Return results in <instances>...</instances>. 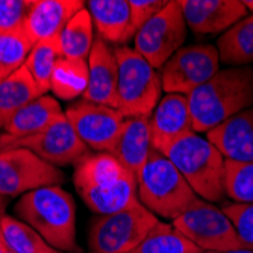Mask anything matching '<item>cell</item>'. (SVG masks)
Listing matches in <instances>:
<instances>
[{
	"label": "cell",
	"mask_w": 253,
	"mask_h": 253,
	"mask_svg": "<svg viewBox=\"0 0 253 253\" xmlns=\"http://www.w3.org/2000/svg\"><path fill=\"white\" fill-rule=\"evenodd\" d=\"M73 183L88 208L109 215L135 205L136 177L111 153H89L75 166Z\"/></svg>",
	"instance_id": "6da1fadb"
},
{
	"label": "cell",
	"mask_w": 253,
	"mask_h": 253,
	"mask_svg": "<svg viewBox=\"0 0 253 253\" xmlns=\"http://www.w3.org/2000/svg\"><path fill=\"white\" fill-rule=\"evenodd\" d=\"M196 132L218 127L253 106V67H226L188 96Z\"/></svg>",
	"instance_id": "7a4b0ae2"
},
{
	"label": "cell",
	"mask_w": 253,
	"mask_h": 253,
	"mask_svg": "<svg viewBox=\"0 0 253 253\" xmlns=\"http://www.w3.org/2000/svg\"><path fill=\"white\" fill-rule=\"evenodd\" d=\"M14 211L18 220L31 226L53 249L62 253H82L76 232L75 199L59 185L23 194Z\"/></svg>",
	"instance_id": "3957f363"
},
{
	"label": "cell",
	"mask_w": 253,
	"mask_h": 253,
	"mask_svg": "<svg viewBox=\"0 0 253 253\" xmlns=\"http://www.w3.org/2000/svg\"><path fill=\"white\" fill-rule=\"evenodd\" d=\"M136 185L138 200L156 217L171 221L200 199L171 161L155 149L136 176Z\"/></svg>",
	"instance_id": "277c9868"
},
{
	"label": "cell",
	"mask_w": 253,
	"mask_h": 253,
	"mask_svg": "<svg viewBox=\"0 0 253 253\" xmlns=\"http://www.w3.org/2000/svg\"><path fill=\"white\" fill-rule=\"evenodd\" d=\"M164 155L180 171L197 197L211 203L226 197V158L208 138L193 132L171 144Z\"/></svg>",
	"instance_id": "5b68a950"
},
{
	"label": "cell",
	"mask_w": 253,
	"mask_h": 253,
	"mask_svg": "<svg viewBox=\"0 0 253 253\" xmlns=\"http://www.w3.org/2000/svg\"><path fill=\"white\" fill-rule=\"evenodd\" d=\"M119 64L117 109L126 119L150 117L163 93L161 73L129 45L114 49Z\"/></svg>",
	"instance_id": "8992f818"
},
{
	"label": "cell",
	"mask_w": 253,
	"mask_h": 253,
	"mask_svg": "<svg viewBox=\"0 0 253 253\" xmlns=\"http://www.w3.org/2000/svg\"><path fill=\"white\" fill-rule=\"evenodd\" d=\"M158 217L141 202L91 223L88 247L91 253H129L158 224Z\"/></svg>",
	"instance_id": "52a82bcc"
},
{
	"label": "cell",
	"mask_w": 253,
	"mask_h": 253,
	"mask_svg": "<svg viewBox=\"0 0 253 253\" xmlns=\"http://www.w3.org/2000/svg\"><path fill=\"white\" fill-rule=\"evenodd\" d=\"M200 252H231L247 249L234 223L221 208L199 199L188 211L171 223Z\"/></svg>",
	"instance_id": "ba28073f"
},
{
	"label": "cell",
	"mask_w": 253,
	"mask_h": 253,
	"mask_svg": "<svg viewBox=\"0 0 253 253\" xmlns=\"http://www.w3.org/2000/svg\"><path fill=\"white\" fill-rule=\"evenodd\" d=\"M187 31L188 26L179 0H170L155 17L138 29L133 37V49L158 70L182 49Z\"/></svg>",
	"instance_id": "9c48e42d"
},
{
	"label": "cell",
	"mask_w": 253,
	"mask_h": 253,
	"mask_svg": "<svg viewBox=\"0 0 253 253\" xmlns=\"http://www.w3.org/2000/svg\"><path fill=\"white\" fill-rule=\"evenodd\" d=\"M9 149H28L58 169L76 166L89 155V149L78 136L65 114L44 130L26 138H0V152Z\"/></svg>",
	"instance_id": "30bf717a"
},
{
	"label": "cell",
	"mask_w": 253,
	"mask_h": 253,
	"mask_svg": "<svg viewBox=\"0 0 253 253\" xmlns=\"http://www.w3.org/2000/svg\"><path fill=\"white\" fill-rule=\"evenodd\" d=\"M65 174L28 149L0 152V196L15 197L42 187L62 185Z\"/></svg>",
	"instance_id": "8fae6325"
},
{
	"label": "cell",
	"mask_w": 253,
	"mask_h": 253,
	"mask_svg": "<svg viewBox=\"0 0 253 253\" xmlns=\"http://www.w3.org/2000/svg\"><path fill=\"white\" fill-rule=\"evenodd\" d=\"M220 70V56L212 44H191L179 49L161 68L163 89L167 94L190 93Z\"/></svg>",
	"instance_id": "7c38bea8"
},
{
	"label": "cell",
	"mask_w": 253,
	"mask_h": 253,
	"mask_svg": "<svg viewBox=\"0 0 253 253\" xmlns=\"http://www.w3.org/2000/svg\"><path fill=\"white\" fill-rule=\"evenodd\" d=\"M78 136L96 153H112L126 117L116 109L79 100L64 112Z\"/></svg>",
	"instance_id": "4fadbf2b"
},
{
	"label": "cell",
	"mask_w": 253,
	"mask_h": 253,
	"mask_svg": "<svg viewBox=\"0 0 253 253\" xmlns=\"http://www.w3.org/2000/svg\"><path fill=\"white\" fill-rule=\"evenodd\" d=\"M187 26L196 35L224 34L244 17L243 0H179Z\"/></svg>",
	"instance_id": "5bb4252c"
},
{
	"label": "cell",
	"mask_w": 253,
	"mask_h": 253,
	"mask_svg": "<svg viewBox=\"0 0 253 253\" xmlns=\"http://www.w3.org/2000/svg\"><path fill=\"white\" fill-rule=\"evenodd\" d=\"M150 130L152 146L161 153H166L180 138L196 132L188 97L183 94H166L161 97L150 116Z\"/></svg>",
	"instance_id": "9a60e30c"
},
{
	"label": "cell",
	"mask_w": 253,
	"mask_h": 253,
	"mask_svg": "<svg viewBox=\"0 0 253 253\" xmlns=\"http://www.w3.org/2000/svg\"><path fill=\"white\" fill-rule=\"evenodd\" d=\"M117 81L119 64L114 49L97 37L88 56V86L82 100L117 109Z\"/></svg>",
	"instance_id": "2e32d148"
},
{
	"label": "cell",
	"mask_w": 253,
	"mask_h": 253,
	"mask_svg": "<svg viewBox=\"0 0 253 253\" xmlns=\"http://www.w3.org/2000/svg\"><path fill=\"white\" fill-rule=\"evenodd\" d=\"M82 8H85L82 0H32L23 31L32 44L59 37Z\"/></svg>",
	"instance_id": "e0dca14e"
},
{
	"label": "cell",
	"mask_w": 253,
	"mask_h": 253,
	"mask_svg": "<svg viewBox=\"0 0 253 253\" xmlns=\"http://www.w3.org/2000/svg\"><path fill=\"white\" fill-rule=\"evenodd\" d=\"M206 138L226 159L253 163V106L210 130Z\"/></svg>",
	"instance_id": "ac0fdd59"
},
{
	"label": "cell",
	"mask_w": 253,
	"mask_h": 253,
	"mask_svg": "<svg viewBox=\"0 0 253 253\" xmlns=\"http://www.w3.org/2000/svg\"><path fill=\"white\" fill-rule=\"evenodd\" d=\"M85 8L93 18L99 37L105 42L120 47L135 37L129 0H89L85 3Z\"/></svg>",
	"instance_id": "d6986e66"
},
{
	"label": "cell",
	"mask_w": 253,
	"mask_h": 253,
	"mask_svg": "<svg viewBox=\"0 0 253 253\" xmlns=\"http://www.w3.org/2000/svg\"><path fill=\"white\" fill-rule=\"evenodd\" d=\"M152 150L150 117H130L125 120L123 129L111 155L116 156L136 177L146 166Z\"/></svg>",
	"instance_id": "ffe728a7"
},
{
	"label": "cell",
	"mask_w": 253,
	"mask_h": 253,
	"mask_svg": "<svg viewBox=\"0 0 253 253\" xmlns=\"http://www.w3.org/2000/svg\"><path fill=\"white\" fill-rule=\"evenodd\" d=\"M61 116H64V112L59 102L44 94L11 116L2 126V135L8 138H26L49 127Z\"/></svg>",
	"instance_id": "44dd1931"
},
{
	"label": "cell",
	"mask_w": 253,
	"mask_h": 253,
	"mask_svg": "<svg viewBox=\"0 0 253 253\" xmlns=\"http://www.w3.org/2000/svg\"><path fill=\"white\" fill-rule=\"evenodd\" d=\"M220 62L229 67L253 64V14L240 20L217 40Z\"/></svg>",
	"instance_id": "7402d4cb"
},
{
	"label": "cell",
	"mask_w": 253,
	"mask_h": 253,
	"mask_svg": "<svg viewBox=\"0 0 253 253\" xmlns=\"http://www.w3.org/2000/svg\"><path fill=\"white\" fill-rule=\"evenodd\" d=\"M41 91L32 79L28 68L23 65L20 70L0 81V125L28 103L41 97Z\"/></svg>",
	"instance_id": "603a6c76"
},
{
	"label": "cell",
	"mask_w": 253,
	"mask_h": 253,
	"mask_svg": "<svg viewBox=\"0 0 253 253\" xmlns=\"http://www.w3.org/2000/svg\"><path fill=\"white\" fill-rule=\"evenodd\" d=\"M88 86V61L59 58L50 81V91L55 99L75 100L82 97Z\"/></svg>",
	"instance_id": "cb8c5ba5"
},
{
	"label": "cell",
	"mask_w": 253,
	"mask_h": 253,
	"mask_svg": "<svg viewBox=\"0 0 253 253\" xmlns=\"http://www.w3.org/2000/svg\"><path fill=\"white\" fill-rule=\"evenodd\" d=\"M62 58L86 59L94 44V23L86 8H82L58 37Z\"/></svg>",
	"instance_id": "d4e9b609"
},
{
	"label": "cell",
	"mask_w": 253,
	"mask_h": 253,
	"mask_svg": "<svg viewBox=\"0 0 253 253\" xmlns=\"http://www.w3.org/2000/svg\"><path fill=\"white\" fill-rule=\"evenodd\" d=\"M0 235L6 247L14 253H62L47 244V241L31 226L17 217L6 214L0 217Z\"/></svg>",
	"instance_id": "484cf974"
},
{
	"label": "cell",
	"mask_w": 253,
	"mask_h": 253,
	"mask_svg": "<svg viewBox=\"0 0 253 253\" xmlns=\"http://www.w3.org/2000/svg\"><path fill=\"white\" fill-rule=\"evenodd\" d=\"M129 253H202L171 223L158 221L149 235Z\"/></svg>",
	"instance_id": "4316f807"
},
{
	"label": "cell",
	"mask_w": 253,
	"mask_h": 253,
	"mask_svg": "<svg viewBox=\"0 0 253 253\" xmlns=\"http://www.w3.org/2000/svg\"><path fill=\"white\" fill-rule=\"evenodd\" d=\"M59 58L61 52L58 37L34 44V47L25 62V67L28 68L32 79L38 85L41 94H47V91H50L52 73Z\"/></svg>",
	"instance_id": "83f0119b"
},
{
	"label": "cell",
	"mask_w": 253,
	"mask_h": 253,
	"mask_svg": "<svg viewBox=\"0 0 253 253\" xmlns=\"http://www.w3.org/2000/svg\"><path fill=\"white\" fill-rule=\"evenodd\" d=\"M32 47V41L23 29L0 34V81L6 79L25 65Z\"/></svg>",
	"instance_id": "f1b7e54d"
},
{
	"label": "cell",
	"mask_w": 253,
	"mask_h": 253,
	"mask_svg": "<svg viewBox=\"0 0 253 253\" xmlns=\"http://www.w3.org/2000/svg\"><path fill=\"white\" fill-rule=\"evenodd\" d=\"M224 190L235 203H253V163L226 159Z\"/></svg>",
	"instance_id": "f546056e"
},
{
	"label": "cell",
	"mask_w": 253,
	"mask_h": 253,
	"mask_svg": "<svg viewBox=\"0 0 253 253\" xmlns=\"http://www.w3.org/2000/svg\"><path fill=\"white\" fill-rule=\"evenodd\" d=\"M221 210L234 223L247 250H253V203H224Z\"/></svg>",
	"instance_id": "4dcf8cb0"
},
{
	"label": "cell",
	"mask_w": 253,
	"mask_h": 253,
	"mask_svg": "<svg viewBox=\"0 0 253 253\" xmlns=\"http://www.w3.org/2000/svg\"><path fill=\"white\" fill-rule=\"evenodd\" d=\"M32 0H0V34L21 31Z\"/></svg>",
	"instance_id": "1f68e13d"
},
{
	"label": "cell",
	"mask_w": 253,
	"mask_h": 253,
	"mask_svg": "<svg viewBox=\"0 0 253 253\" xmlns=\"http://www.w3.org/2000/svg\"><path fill=\"white\" fill-rule=\"evenodd\" d=\"M169 3V0H129L130 21L135 34Z\"/></svg>",
	"instance_id": "d6a6232c"
},
{
	"label": "cell",
	"mask_w": 253,
	"mask_h": 253,
	"mask_svg": "<svg viewBox=\"0 0 253 253\" xmlns=\"http://www.w3.org/2000/svg\"><path fill=\"white\" fill-rule=\"evenodd\" d=\"M8 197H3V196H0V217H3L5 215V210H6V206H8Z\"/></svg>",
	"instance_id": "836d02e7"
},
{
	"label": "cell",
	"mask_w": 253,
	"mask_h": 253,
	"mask_svg": "<svg viewBox=\"0 0 253 253\" xmlns=\"http://www.w3.org/2000/svg\"><path fill=\"white\" fill-rule=\"evenodd\" d=\"M202 253H253V250L243 249V250H231V252H202Z\"/></svg>",
	"instance_id": "e575fe53"
},
{
	"label": "cell",
	"mask_w": 253,
	"mask_h": 253,
	"mask_svg": "<svg viewBox=\"0 0 253 253\" xmlns=\"http://www.w3.org/2000/svg\"><path fill=\"white\" fill-rule=\"evenodd\" d=\"M0 253H14V252H11V250L6 247V244H5L2 235H0Z\"/></svg>",
	"instance_id": "d590c367"
},
{
	"label": "cell",
	"mask_w": 253,
	"mask_h": 253,
	"mask_svg": "<svg viewBox=\"0 0 253 253\" xmlns=\"http://www.w3.org/2000/svg\"><path fill=\"white\" fill-rule=\"evenodd\" d=\"M243 2H244V5H246L247 9H252L253 11V0H243Z\"/></svg>",
	"instance_id": "8d00e7d4"
},
{
	"label": "cell",
	"mask_w": 253,
	"mask_h": 253,
	"mask_svg": "<svg viewBox=\"0 0 253 253\" xmlns=\"http://www.w3.org/2000/svg\"><path fill=\"white\" fill-rule=\"evenodd\" d=\"M0 133H2V125H0Z\"/></svg>",
	"instance_id": "74e56055"
},
{
	"label": "cell",
	"mask_w": 253,
	"mask_h": 253,
	"mask_svg": "<svg viewBox=\"0 0 253 253\" xmlns=\"http://www.w3.org/2000/svg\"><path fill=\"white\" fill-rule=\"evenodd\" d=\"M0 138H2V133H0Z\"/></svg>",
	"instance_id": "f35d334b"
}]
</instances>
